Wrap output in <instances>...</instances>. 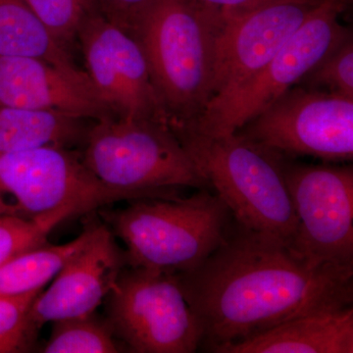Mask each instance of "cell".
<instances>
[{
  "mask_svg": "<svg viewBox=\"0 0 353 353\" xmlns=\"http://www.w3.org/2000/svg\"><path fill=\"white\" fill-rule=\"evenodd\" d=\"M213 348L264 333L294 318L353 304V267L319 264L232 221L217 248L176 274Z\"/></svg>",
  "mask_w": 353,
  "mask_h": 353,
  "instance_id": "cell-1",
  "label": "cell"
},
{
  "mask_svg": "<svg viewBox=\"0 0 353 353\" xmlns=\"http://www.w3.org/2000/svg\"><path fill=\"white\" fill-rule=\"evenodd\" d=\"M223 25L220 13L192 0H152L132 24L169 125L196 120L212 99Z\"/></svg>",
  "mask_w": 353,
  "mask_h": 353,
  "instance_id": "cell-2",
  "label": "cell"
},
{
  "mask_svg": "<svg viewBox=\"0 0 353 353\" xmlns=\"http://www.w3.org/2000/svg\"><path fill=\"white\" fill-rule=\"evenodd\" d=\"M169 126L236 223L292 246L297 218L278 155L234 132L213 136L189 125Z\"/></svg>",
  "mask_w": 353,
  "mask_h": 353,
  "instance_id": "cell-3",
  "label": "cell"
},
{
  "mask_svg": "<svg viewBox=\"0 0 353 353\" xmlns=\"http://www.w3.org/2000/svg\"><path fill=\"white\" fill-rule=\"evenodd\" d=\"M101 214L124 243L128 266L169 274L201 263L224 241L233 221L209 189L174 199H134Z\"/></svg>",
  "mask_w": 353,
  "mask_h": 353,
  "instance_id": "cell-4",
  "label": "cell"
},
{
  "mask_svg": "<svg viewBox=\"0 0 353 353\" xmlns=\"http://www.w3.org/2000/svg\"><path fill=\"white\" fill-rule=\"evenodd\" d=\"M81 152L97 179L132 201L212 190L167 123L106 116L90 127Z\"/></svg>",
  "mask_w": 353,
  "mask_h": 353,
  "instance_id": "cell-5",
  "label": "cell"
},
{
  "mask_svg": "<svg viewBox=\"0 0 353 353\" xmlns=\"http://www.w3.org/2000/svg\"><path fill=\"white\" fill-rule=\"evenodd\" d=\"M122 201L132 199L103 185L74 148L43 146L0 153V217L52 231L69 218Z\"/></svg>",
  "mask_w": 353,
  "mask_h": 353,
  "instance_id": "cell-6",
  "label": "cell"
},
{
  "mask_svg": "<svg viewBox=\"0 0 353 353\" xmlns=\"http://www.w3.org/2000/svg\"><path fill=\"white\" fill-rule=\"evenodd\" d=\"M105 301L106 319L126 352L201 350L203 331L176 274L125 267Z\"/></svg>",
  "mask_w": 353,
  "mask_h": 353,
  "instance_id": "cell-7",
  "label": "cell"
},
{
  "mask_svg": "<svg viewBox=\"0 0 353 353\" xmlns=\"http://www.w3.org/2000/svg\"><path fill=\"white\" fill-rule=\"evenodd\" d=\"M234 134L280 157L353 159V99L296 85Z\"/></svg>",
  "mask_w": 353,
  "mask_h": 353,
  "instance_id": "cell-8",
  "label": "cell"
},
{
  "mask_svg": "<svg viewBox=\"0 0 353 353\" xmlns=\"http://www.w3.org/2000/svg\"><path fill=\"white\" fill-rule=\"evenodd\" d=\"M339 15L327 2L314 7L261 71L229 94L212 99L196 120L182 124L213 136L234 134L301 82L309 70L352 32L340 24Z\"/></svg>",
  "mask_w": 353,
  "mask_h": 353,
  "instance_id": "cell-9",
  "label": "cell"
},
{
  "mask_svg": "<svg viewBox=\"0 0 353 353\" xmlns=\"http://www.w3.org/2000/svg\"><path fill=\"white\" fill-rule=\"evenodd\" d=\"M278 158L297 218L290 248L315 263L353 267L352 165Z\"/></svg>",
  "mask_w": 353,
  "mask_h": 353,
  "instance_id": "cell-10",
  "label": "cell"
},
{
  "mask_svg": "<svg viewBox=\"0 0 353 353\" xmlns=\"http://www.w3.org/2000/svg\"><path fill=\"white\" fill-rule=\"evenodd\" d=\"M76 39L85 73L114 116L169 124L143 51L132 34L97 9L81 23Z\"/></svg>",
  "mask_w": 353,
  "mask_h": 353,
  "instance_id": "cell-11",
  "label": "cell"
},
{
  "mask_svg": "<svg viewBox=\"0 0 353 353\" xmlns=\"http://www.w3.org/2000/svg\"><path fill=\"white\" fill-rule=\"evenodd\" d=\"M127 266L126 252L110 228L92 222L85 245L34 299L30 311L32 324L39 330L46 323L92 314Z\"/></svg>",
  "mask_w": 353,
  "mask_h": 353,
  "instance_id": "cell-12",
  "label": "cell"
},
{
  "mask_svg": "<svg viewBox=\"0 0 353 353\" xmlns=\"http://www.w3.org/2000/svg\"><path fill=\"white\" fill-rule=\"evenodd\" d=\"M314 7L274 4L225 20L217 41L212 99L229 94L261 71Z\"/></svg>",
  "mask_w": 353,
  "mask_h": 353,
  "instance_id": "cell-13",
  "label": "cell"
},
{
  "mask_svg": "<svg viewBox=\"0 0 353 353\" xmlns=\"http://www.w3.org/2000/svg\"><path fill=\"white\" fill-rule=\"evenodd\" d=\"M0 106L52 111L83 119L113 115L88 76H76L43 60L0 57Z\"/></svg>",
  "mask_w": 353,
  "mask_h": 353,
  "instance_id": "cell-14",
  "label": "cell"
},
{
  "mask_svg": "<svg viewBox=\"0 0 353 353\" xmlns=\"http://www.w3.org/2000/svg\"><path fill=\"white\" fill-rule=\"evenodd\" d=\"M215 353H352L353 307L299 316Z\"/></svg>",
  "mask_w": 353,
  "mask_h": 353,
  "instance_id": "cell-15",
  "label": "cell"
},
{
  "mask_svg": "<svg viewBox=\"0 0 353 353\" xmlns=\"http://www.w3.org/2000/svg\"><path fill=\"white\" fill-rule=\"evenodd\" d=\"M85 122L69 114L0 106V153L83 145L90 127Z\"/></svg>",
  "mask_w": 353,
  "mask_h": 353,
  "instance_id": "cell-16",
  "label": "cell"
},
{
  "mask_svg": "<svg viewBox=\"0 0 353 353\" xmlns=\"http://www.w3.org/2000/svg\"><path fill=\"white\" fill-rule=\"evenodd\" d=\"M0 57L36 58L73 75L88 76L26 0H0Z\"/></svg>",
  "mask_w": 353,
  "mask_h": 353,
  "instance_id": "cell-17",
  "label": "cell"
},
{
  "mask_svg": "<svg viewBox=\"0 0 353 353\" xmlns=\"http://www.w3.org/2000/svg\"><path fill=\"white\" fill-rule=\"evenodd\" d=\"M92 223L64 245H44L18 253L0 266V296H18L41 292L90 238Z\"/></svg>",
  "mask_w": 353,
  "mask_h": 353,
  "instance_id": "cell-18",
  "label": "cell"
},
{
  "mask_svg": "<svg viewBox=\"0 0 353 353\" xmlns=\"http://www.w3.org/2000/svg\"><path fill=\"white\" fill-rule=\"evenodd\" d=\"M53 323L44 353H116L124 347L114 336L106 318L92 314L66 318Z\"/></svg>",
  "mask_w": 353,
  "mask_h": 353,
  "instance_id": "cell-19",
  "label": "cell"
},
{
  "mask_svg": "<svg viewBox=\"0 0 353 353\" xmlns=\"http://www.w3.org/2000/svg\"><path fill=\"white\" fill-rule=\"evenodd\" d=\"M297 85L353 99V37L348 34Z\"/></svg>",
  "mask_w": 353,
  "mask_h": 353,
  "instance_id": "cell-20",
  "label": "cell"
},
{
  "mask_svg": "<svg viewBox=\"0 0 353 353\" xmlns=\"http://www.w3.org/2000/svg\"><path fill=\"white\" fill-rule=\"evenodd\" d=\"M41 292L0 296V353L28 352L34 347L39 330L30 311Z\"/></svg>",
  "mask_w": 353,
  "mask_h": 353,
  "instance_id": "cell-21",
  "label": "cell"
},
{
  "mask_svg": "<svg viewBox=\"0 0 353 353\" xmlns=\"http://www.w3.org/2000/svg\"><path fill=\"white\" fill-rule=\"evenodd\" d=\"M64 46L76 41L83 20L97 10L95 0H26Z\"/></svg>",
  "mask_w": 353,
  "mask_h": 353,
  "instance_id": "cell-22",
  "label": "cell"
},
{
  "mask_svg": "<svg viewBox=\"0 0 353 353\" xmlns=\"http://www.w3.org/2000/svg\"><path fill=\"white\" fill-rule=\"evenodd\" d=\"M48 228L13 217H0V266L18 253L48 243Z\"/></svg>",
  "mask_w": 353,
  "mask_h": 353,
  "instance_id": "cell-23",
  "label": "cell"
},
{
  "mask_svg": "<svg viewBox=\"0 0 353 353\" xmlns=\"http://www.w3.org/2000/svg\"><path fill=\"white\" fill-rule=\"evenodd\" d=\"M220 13L223 19L240 17L263 7L279 3H299L318 6L323 0H192Z\"/></svg>",
  "mask_w": 353,
  "mask_h": 353,
  "instance_id": "cell-24",
  "label": "cell"
},
{
  "mask_svg": "<svg viewBox=\"0 0 353 353\" xmlns=\"http://www.w3.org/2000/svg\"><path fill=\"white\" fill-rule=\"evenodd\" d=\"M152 0H95L97 10L127 32Z\"/></svg>",
  "mask_w": 353,
  "mask_h": 353,
  "instance_id": "cell-25",
  "label": "cell"
},
{
  "mask_svg": "<svg viewBox=\"0 0 353 353\" xmlns=\"http://www.w3.org/2000/svg\"><path fill=\"white\" fill-rule=\"evenodd\" d=\"M323 1L331 4V6L341 14V12H343L348 6H350L352 0H323Z\"/></svg>",
  "mask_w": 353,
  "mask_h": 353,
  "instance_id": "cell-26",
  "label": "cell"
}]
</instances>
